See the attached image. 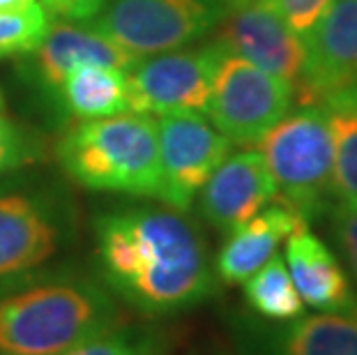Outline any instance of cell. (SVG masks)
<instances>
[{"mask_svg":"<svg viewBox=\"0 0 357 355\" xmlns=\"http://www.w3.org/2000/svg\"><path fill=\"white\" fill-rule=\"evenodd\" d=\"M95 238L106 286L141 312H180L217 291L203 233L178 210H109L97 217Z\"/></svg>","mask_w":357,"mask_h":355,"instance_id":"cell-1","label":"cell"},{"mask_svg":"<svg viewBox=\"0 0 357 355\" xmlns=\"http://www.w3.org/2000/svg\"><path fill=\"white\" fill-rule=\"evenodd\" d=\"M118 326L109 291L79 275H49L0 291V355H60Z\"/></svg>","mask_w":357,"mask_h":355,"instance_id":"cell-2","label":"cell"},{"mask_svg":"<svg viewBox=\"0 0 357 355\" xmlns=\"http://www.w3.org/2000/svg\"><path fill=\"white\" fill-rule=\"evenodd\" d=\"M56 157L67 176L86 190L139 199L162 196L159 141L153 116L127 111L111 118L81 120L58 141Z\"/></svg>","mask_w":357,"mask_h":355,"instance_id":"cell-3","label":"cell"},{"mask_svg":"<svg viewBox=\"0 0 357 355\" xmlns=\"http://www.w3.org/2000/svg\"><path fill=\"white\" fill-rule=\"evenodd\" d=\"M277 199L309 222L332 208L334 146L323 104H307L272 127L258 141Z\"/></svg>","mask_w":357,"mask_h":355,"instance_id":"cell-4","label":"cell"},{"mask_svg":"<svg viewBox=\"0 0 357 355\" xmlns=\"http://www.w3.org/2000/svg\"><path fill=\"white\" fill-rule=\"evenodd\" d=\"M226 10V0H109L93 26L134 58H148L201 40Z\"/></svg>","mask_w":357,"mask_h":355,"instance_id":"cell-5","label":"cell"},{"mask_svg":"<svg viewBox=\"0 0 357 355\" xmlns=\"http://www.w3.org/2000/svg\"><path fill=\"white\" fill-rule=\"evenodd\" d=\"M293 97V83L226 51L205 116L231 143L254 146L288 116Z\"/></svg>","mask_w":357,"mask_h":355,"instance_id":"cell-6","label":"cell"},{"mask_svg":"<svg viewBox=\"0 0 357 355\" xmlns=\"http://www.w3.org/2000/svg\"><path fill=\"white\" fill-rule=\"evenodd\" d=\"M226 54L222 42L141 58L127 72V104L141 116L205 113L217 67Z\"/></svg>","mask_w":357,"mask_h":355,"instance_id":"cell-7","label":"cell"},{"mask_svg":"<svg viewBox=\"0 0 357 355\" xmlns=\"http://www.w3.org/2000/svg\"><path fill=\"white\" fill-rule=\"evenodd\" d=\"M166 206L187 213L210 176L231 155L233 143L205 113H169L155 118Z\"/></svg>","mask_w":357,"mask_h":355,"instance_id":"cell-8","label":"cell"},{"mask_svg":"<svg viewBox=\"0 0 357 355\" xmlns=\"http://www.w3.org/2000/svg\"><path fill=\"white\" fill-rule=\"evenodd\" d=\"M302 42L305 65L293 86L302 107L351 88L357 81V0H332Z\"/></svg>","mask_w":357,"mask_h":355,"instance_id":"cell-9","label":"cell"},{"mask_svg":"<svg viewBox=\"0 0 357 355\" xmlns=\"http://www.w3.org/2000/svg\"><path fill=\"white\" fill-rule=\"evenodd\" d=\"M219 26L217 42L226 51L295 86L305 65V42L288 28L275 0L229 7Z\"/></svg>","mask_w":357,"mask_h":355,"instance_id":"cell-10","label":"cell"},{"mask_svg":"<svg viewBox=\"0 0 357 355\" xmlns=\"http://www.w3.org/2000/svg\"><path fill=\"white\" fill-rule=\"evenodd\" d=\"M60 245L56 210L28 190H0V282L44 266Z\"/></svg>","mask_w":357,"mask_h":355,"instance_id":"cell-11","label":"cell"},{"mask_svg":"<svg viewBox=\"0 0 357 355\" xmlns=\"http://www.w3.org/2000/svg\"><path fill=\"white\" fill-rule=\"evenodd\" d=\"M24 65V74L44 93L53 95L58 100L60 83L67 77V72L74 65L95 63L109 65L118 70L129 72L141 58H134L113 44L109 37H104L90 21L79 24V21H51V26L40 42V47L30 51Z\"/></svg>","mask_w":357,"mask_h":355,"instance_id":"cell-12","label":"cell"},{"mask_svg":"<svg viewBox=\"0 0 357 355\" xmlns=\"http://www.w3.org/2000/svg\"><path fill=\"white\" fill-rule=\"evenodd\" d=\"M199 194L205 222L217 231L231 233L277 201V185L263 155L258 150H242L219 164Z\"/></svg>","mask_w":357,"mask_h":355,"instance_id":"cell-13","label":"cell"},{"mask_svg":"<svg viewBox=\"0 0 357 355\" xmlns=\"http://www.w3.org/2000/svg\"><path fill=\"white\" fill-rule=\"evenodd\" d=\"M284 261L305 305L323 314L351 316L357 312V293L351 286V277L332 249L316 238L309 226L286 240Z\"/></svg>","mask_w":357,"mask_h":355,"instance_id":"cell-14","label":"cell"},{"mask_svg":"<svg viewBox=\"0 0 357 355\" xmlns=\"http://www.w3.org/2000/svg\"><path fill=\"white\" fill-rule=\"evenodd\" d=\"M305 226L309 222L298 210L279 199L272 201L256 217L229 233L215 261L217 277L226 284H242L277 254L284 240Z\"/></svg>","mask_w":357,"mask_h":355,"instance_id":"cell-15","label":"cell"},{"mask_svg":"<svg viewBox=\"0 0 357 355\" xmlns=\"http://www.w3.org/2000/svg\"><path fill=\"white\" fill-rule=\"evenodd\" d=\"M58 102L79 120L127 113V72L95 63L74 65L60 83Z\"/></svg>","mask_w":357,"mask_h":355,"instance_id":"cell-16","label":"cell"},{"mask_svg":"<svg viewBox=\"0 0 357 355\" xmlns=\"http://www.w3.org/2000/svg\"><path fill=\"white\" fill-rule=\"evenodd\" d=\"M272 355H357V312L286 321L270 337Z\"/></svg>","mask_w":357,"mask_h":355,"instance_id":"cell-17","label":"cell"},{"mask_svg":"<svg viewBox=\"0 0 357 355\" xmlns=\"http://www.w3.org/2000/svg\"><path fill=\"white\" fill-rule=\"evenodd\" d=\"M321 104L328 113L334 146V199L341 206H357V100L346 88L330 95Z\"/></svg>","mask_w":357,"mask_h":355,"instance_id":"cell-18","label":"cell"},{"mask_svg":"<svg viewBox=\"0 0 357 355\" xmlns=\"http://www.w3.org/2000/svg\"><path fill=\"white\" fill-rule=\"evenodd\" d=\"M245 300L258 316L268 321H293L305 314L298 289H295L286 261L279 254L265 263L261 270L245 279Z\"/></svg>","mask_w":357,"mask_h":355,"instance_id":"cell-19","label":"cell"},{"mask_svg":"<svg viewBox=\"0 0 357 355\" xmlns=\"http://www.w3.org/2000/svg\"><path fill=\"white\" fill-rule=\"evenodd\" d=\"M51 26V14L42 3L26 12H0V58L28 56L40 47Z\"/></svg>","mask_w":357,"mask_h":355,"instance_id":"cell-20","label":"cell"},{"mask_svg":"<svg viewBox=\"0 0 357 355\" xmlns=\"http://www.w3.org/2000/svg\"><path fill=\"white\" fill-rule=\"evenodd\" d=\"M60 355H157V342L150 332L113 326Z\"/></svg>","mask_w":357,"mask_h":355,"instance_id":"cell-21","label":"cell"},{"mask_svg":"<svg viewBox=\"0 0 357 355\" xmlns=\"http://www.w3.org/2000/svg\"><path fill=\"white\" fill-rule=\"evenodd\" d=\"M37 146L28 134L0 113V176L33 162Z\"/></svg>","mask_w":357,"mask_h":355,"instance_id":"cell-22","label":"cell"},{"mask_svg":"<svg viewBox=\"0 0 357 355\" xmlns=\"http://www.w3.org/2000/svg\"><path fill=\"white\" fill-rule=\"evenodd\" d=\"M332 0H275L279 14L300 40L314 30Z\"/></svg>","mask_w":357,"mask_h":355,"instance_id":"cell-23","label":"cell"},{"mask_svg":"<svg viewBox=\"0 0 357 355\" xmlns=\"http://www.w3.org/2000/svg\"><path fill=\"white\" fill-rule=\"evenodd\" d=\"M334 238L357 284V206H332Z\"/></svg>","mask_w":357,"mask_h":355,"instance_id":"cell-24","label":"cell"},{"mask_svg":"<svg viewBox=\"0 0 357 355\" xmlns=\"http://www.w3.org/2000/svg\"><path fill=\"white\" fill-rule=\"evenodd\" d=\"M109 0H42L44 10L63 21H93Z\"/></svg>","mask_w":357,"mask_h":355,"instance_id":"cell-25","label":"cell"},{"mask_svg":"<svg viewBox=\"0 0 357 355\" xmlns=\"http://www.w3.org/2000/svg\"><path fill=\"white\" fill-rule=\"evenodd\" d=\"M40 0H0V12H26Z\"/></svg>","mask_w":357,"mask_h":355,"instance_id":"cell-26","label":"cell"},{"mask_svg":"<svg viewBox=\"0 0 357 355\" xmlns=\"http://www.w3.org/2000/svg\"><path fill=\"white\" fill-rule=\"evenodd\" d=\"M245 3H252V0H226V7H238V5H245Z\"/></svg>","mask_w":357,"mask_h":355,"instance_id":"cell-27","label":"cell"},{"mask_svg":"<svg viewBox=\"0 0 357 355\" xmlns=\"http://www.w3.org/2000/svg\"><path fill=\"white\" fill-rule=\"evenodd\" d=\"M348 90H351V93H353V97H355V100H357V81L353 83V86L351 88H348Z\"/></svg>","mask_w":357,"mask_h":355,"instance_id":"cell-28","label":"cell"},{"mask_svg":"<svg viewBox=\"0 0 357 355\" xmlns=\"http://www.w3.org/2000/svg\"><path fill=\"white\" fill-rule=\"evenodd\" d=\"M0 109H3V93H0Z\"/></svg>","mask_w":357,"mask_h":355,"instance_id":"cell-29","label":"cell"}]
</instances>
